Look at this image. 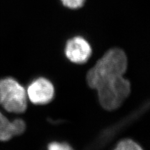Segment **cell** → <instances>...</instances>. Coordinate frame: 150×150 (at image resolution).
I'll return each instance as SVG.
<instances>
[{
	"instance_id": "cell-1",
	"label": "cell",
	"mask_w": 150,
	"mask_h": 150,
	"mask_svg": "<svg viewBox=\"0 0 150 150\" xmlns=\"http://www.w3.org/2000/svg\"><path fill=\"white\" fill-rule=\"evenodd\" d=\"M128 67L125 53L120 48L108 50L86 74L89 86L97 91L101 106L106 110H115L131 92L129 81L123 77Z\"/></svg>"
},
{
	"instance_id": "cell-2",
	"label": "cell",
	"mask_w": 150,
	"mask_h": 150,
	"mask_svg": "<svg viewBox=\"0 0 150 150\" xmlns=\"http://www.w3.org/2000/svg\"><path fill=\"white\" fill-rule=\"evenodd\" d=\"M26 90L11 78L0 79V105L8 112L22 113L27 108Z\"/></svg>"
},
{
	"instance_id": "cell-3",
	"label": "cell",
	"mask_w": 150,
	"mask_h": 150,
	"mask_svg": "<svg viewBox=\"0 0 150 150\" xmlns=\"http://www.w3.org/2000/svg\"><path fill=\"white\" fill-rule=\"evenodd\" d=\"M27 97L35 105H45L54 96V88L50 80L40 77L35 79L28 86Z\"/></svg>"
},
{
	"instance_id": "cell-4",
	"label": "cell",
	"mask_w": 150,
	"mask_h": 150,
	"mask_svg": "<svg viewBox=\"0 0 150 150\" xmlns=\"http://www.w3.org/2000/svg\"><path fill=\"white\" fill-rule=\"evenodd\" d=\"M92 49L89 42L80 36H74L66 43L64 54L72 63L84 64L90 59Z\"/></svg>"
},
{
	"instance_id": "cell-5",
	"label": "cell",
	"mask_w": 150,
	"mask_h": 150,
	"mask_svg": "<svg viewBox=\"0 0 150 150\" xmlns=\"http://www.w3.org/2000/svg\"><path fill=\"white\" fill-rule=\"evenodd\" d=\"M25 129L26 124L23 120L10 121L0 112V141L6 142L15 136L20 135Z\"/></svg>"
},
{
	"instance_id": "cell-6",
	"label": "cell",
	"mask_w": 150,
	"mask_h": 150,
	"mask_svg": "<svg viewBox=\"0 0 150 150\" xmlns=\"http://www.w3.org/2000/svg\"><path fill=\"white\" fill-rule=\"evenodd\" d=\"M116 150H139L142 149L140 145L131 139H122L116 144Z\"/></svg>"
},
{
	"instance_id": "cell-7",
	"label": "cell",
	"mask_w": 150,
	"mask_h": 150,
	"mask_svg": "<svg viewBox=\"0 0 150 150\" xmlns=\"http://www.w3.org/2000/svg\"><path fill=\"white\" fill-rule=\"evenodd\" d=\"M63 5L69 9H77L84 6L86 0H60Z\"/></svg>"
},
{
	"instance_id": "cell-8",
	"label": "cell",
	"mask_w": 150,
	"mask_h": 150,
	"mask_svg": "<svg viewBox=\"0 0 150 150\" xmlns=\"http://www.w3.org/2000/svg\"><path fill=\"white\" fill-rule=\"evenodd\" d=\"M48 149L50 150H69L72 149V148L67 143L54 142L48 145Z\"/></svg>"
}]
</instances>
